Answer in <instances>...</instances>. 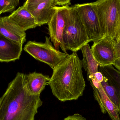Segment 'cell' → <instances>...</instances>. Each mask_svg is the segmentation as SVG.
<instances>
[{
  "instance_id": "obj_1",
  "label": "cell",
  "mask_w": 120,
  "mask_h": 120,
  "mask_svg": "<svg viewBox=\"0 0 120 120\" xmlns=\"http://www.w3.org/2000/svg\"><path fill=\"white\" fill-rule=\"evenodd\" d=\"M25 74L17 73L0 98V120H34L43 105L40 95L30 94L25 82Z\"/></svg>"
},
{
  "instance_id": "obj_2",
  "label": "cell",
  "mask_w": 120,
  "mask_h": 120,
  "mask_svg": "<svg viewBox=\"0 0 120 120\" xmlns=\"http://www.w3.org/2000/svg\"><path fill=\"white\" fill-rule=\"evenodd\" d=\"M82 68L77 52L68 55L55 68L48 84L59 101L77 100L83 95L86 84Z\"/></svg>"
},
{
  "instance_id": "obj_3",
  "label": "cell",
  "mask_w": 120,
  "mask_h": 120,
  "mask_svg": "<svg viewBox=\"0 0 120 120\" xmlns=\"http://www.w3.org/2000/svg\"><path fill=\"white\" fill-rule=\"evenodd\" d=\"M93 3L104 37L116 40L120 28V0H98Z\"/></svg>"
},
{
  "instance_id": "obj_4",
  "label": "cell",
  "mask_w": 120,
  "mask_h": 120,
  "mask_svg": "<svg viewBox=\"0 0 120 120\" xmlns=\"http://www.w3.org/2000/svg\"><path fill=\"white\" fill-rule=\"evenodd\" d=\"M90 42L81 18L73 6L70 7L64 30L63 42L66 50L77 52Z\"/></svg>"
},
{
  "instance_id": "obj_5",
  "label": "cell",
  "mask_w": 120,
  "mask_h": 120,
  "mask_svg": "<svg viewBox=\"0 0 120 120\" xmlns=\"http://www.w3.org/2000/svg\"><path fill=\"white\" fill-rule=\"evenodd\" d=\"M24 50L36 60L48 65L53 70L69 55L56 49L53 46L50 38L47 36L44 43L29 41Z\"/></svg>"
},
{
  "instance_id": "obj_6",
  "label": "cell",
  "mask_w": 120,
  "mask_h": 120,
  "mask_svg": "<svg viewBox=\"0 0 120 120\" xmlns=\"http://www.w3.org/2000/svg\"><path fill=\"white\" fill-rule=\"evenodd\" d=\"M73 7L84 25L90 41L95 42L104 38L96 7L93 2L77 4Z\"/></svg>"
},
{
  "instance_id": "obj_7",
  "label": "cell",
  "mask_w": 120,
  "mask_h": 120,
  "mask_svg": "<svg viewBox=\"0 0 120 120\" xmlns=\"http://www.w3.org/2000/svg\"><path fill=\"white\" fill-rule=\"evenodd\" d=\"M98 71L103 76L101 83L105 93L120 114V71L112 65L99 67Z\"/></svg>"
},
{
  "instance_id": "obj_8",
  "label": "cell",
  "mask_w": 120,
  "mask_h": 120,
  "mask_svg": "<svg viewBox=\"0 0 120 120\" xmlns=\"http://www.w3.org/2000/svg\"><path fill=\"white\" fill-rule=\"evenodd\" d=\"M70 6H56L55 13L48 23L49 32L54 47H60L64 53H67L63 45V36L66 24Z\"/></svg>"
},
{
  "instance_id": "obj_9",
  "label": "cell",
  "mask_w": 120,
  "mask_h": 120,
  "mask_svg": "<svg viewBox=\"0 0 120 120\" xmlns=\"http://www.w3.org/2000/svg\"><path fill=\"white\" fill-rule=\"evenodd\" d=\"M27 10L34 18L38 27L48 24L55 13L56 0H27Z\"/></svg>"
},
{
  "instance_id": "obj_10",
  "label": "cell",
  "mask_w": 120,
  "mask_h": 120,
  "mask_svg": "<svg viewBox=\"0 0 120 120\" xmlns=\"http://www.w3.org/2000/svg\"><path fill=\"white\" fill-rule=\"evenodd\" d=\"M115 40L104 37L94 42L91 50L101 67L112 65L116 59Z\"/></svg>"
},
{
  "instance_id": "obj_11",
  "label": "cell",
  "mask_w": 120,
  "mask_h": 120,
  "mask_svg": "<svg viewBox=\"0 0 120 120\" xmlns=\"http://www.w3.org/2000/svg\"><path fill=\"white\" fill-rule=\"evenodd\" d=\"M88 80L93 88L94 96L98 103L102 112L105 114L107 112L112 120H120L118 111L105 93L101 84L97 82L94 78Z\"/></svg>"
},
{
  "instance_id": "obj_12",
  "label": "cell",
  "mask_w": 120,
  "mask_h": 120,
  "mask_svg": "<svg viewBox=\"0 0 120 120\" xmlns=\"http://www.w3.org/2000/svg\"><path fill=\"white\" fill-rule=\"evenodd\" d=\"M22 46L0 34V62H8L19 60Z\"/></svg>"
},
{
  "instance_id": "obj_13",
  "label": "cell",
  "mask_w": 120,
  "mask_h": 120,
  "mask_svg": "<svg viewBox=\"0 0 120 120\" xmlns=\"http://www.w3.org/2000/svg\"><path fill=\"white\" fill-rule=\"evenodd\" d=\"M0 34L22 45L26 41L25 31L8 18V16L0 17Z\"/></svg>"
},
{
  "instance_id": "obj_14",
  "label": "cell",
  "mask_w": 120,
  "mask_h": 120,
  "mask_svg": "<svg viewBox=\"0 0 120 120\" xmlns=\"http://www.w3.org/2000/svg\"><path fill=\"white\" fill-rule=\"evenodd\" d=\"M8 17L25 31L38 27L34 18L27 8L25 2Z\"/></svg>"
},
{
  "instance_id": "obj_15",
  "label": "cell",
  "mask_w": 120,
  "mask_h": 120,
  "mask_svg": "<svg viewBox=\"0 0 120 120\" xmlns=\"http://www.w3.org/2000/svg\"><path fill=\"white\" fill-rule=\"evenodd\" d=\"M26 85L29 92L33 96L40 95L50 80L48 75L36 72L25 74Z\"/></svg>"
},
{
  "instance_id": "obj_16",
  "label": "cell",
  "mask_w": 120,
  "mask_h": 120,
  "mask_svg": "<svg viewBox=\"0 0 120 120\" xmlns=\"http://www.w3.org/2000/svg\"><path fill=\"white\" fill-rule=\"evenodd\" d=\"M83 58L82 61V67L87 72L88 80L94 78V75L98 71L100 64L97 61L92 54L89 44L81 48Z\"/></svg>"
},
{
  "instance_id": "obj_17",
  "label": "cell",
  "mask_w": 120,
  "mask_h": 120,
  "mask_svg": "<svg viewBox=\"0 0 120 120\" xmlns=\"http://www.w3.org/2000/svg\"><path fill=\"white\" fill-rule=\"evenodd\" d=\"M19 4V0H0V15L13 11Z\"/></svg>"
},
{
  "instance_id": "obj_18",
  "label": "cell",
  "mask_w": 120,
  "mask_h": 120,
  "mask_svg": "<svg viewBox=\"0 0 120 120\" xmlns=\"http://www.w3.org/2000/svg\"><path fill=\"white\" fill-rule=\"evenodd\" d=\"M116 59L113 65L118 70L120 71V42H118L115 40L114 42Z\"/></svg>"
},
{
  "instance_id": "obj_19",
  "label": "cell",
  "mask_w": 120,
  "mask_h": 120,
  "mask_svg": "<svg viewBox=\"0 0 120 120\" xmlns=\"http://www.w3.org/2000/svg\"><path fill=\"white\" fill-rule=\"evenodd\" d=\"M64 120H86L81 115L78 113L74 114L73 115L70 116L66 118Z\"/></svg>"
},
{
  "instance_id": "obj_20",
  "label": "cell",
  "mask_w": 120,
  "mask_h": 120,
  "mask_svg": "<svg viewBox=\"0 0 120 120\" xmlns=\"http://www.w3.org/2000/svg\"><path fill=\"white\" fill-rule=\"evenodd\" d=\"M56 2L58 6H69L71 4V1L69 0H56Z\"/></svg>"
},
{
  "instance_id": "obj_21",
  "label": "cell",
  "mask_w": 120,
  "mask_h": 120,
  "mask_svg": "<svg viewBox=\"0 0 120 120\" xmlns=\"http://www.w3.org/2000/svg\"><path fill=\"white\" fill-rule=\"evenodd\" d=\"M94 78L96 81L98 83L101 84L103 80V76L101 73L98 71L94 75Z\"/></svg>"
},
{
  "instance_id": "obj_22",
  "label": "cell",
  "mask_w": 120,
  "mask_h": 120,
  "mask_svg": "<svg viewBox=\"0 0 120 120\" xmlns=\"http://www.w3.org/2000/svg\"><path fill=\"white\" fill-rule=\"evenodd\" d=\"M115 41H116L117 42H120V30H119V32H118L117 37V39H116Z\"/></svg>"
},
{
  "instance_id": "obj_23",
  "label": "cell",
  "mask_w": 120,
  "mask_h": 120,
  "mask_svg": "<svg viewBox=\"0 0 120 120\" xmlns=\"http://www.w3.org/2000/svg\"></svg>"
}]
</instances>
